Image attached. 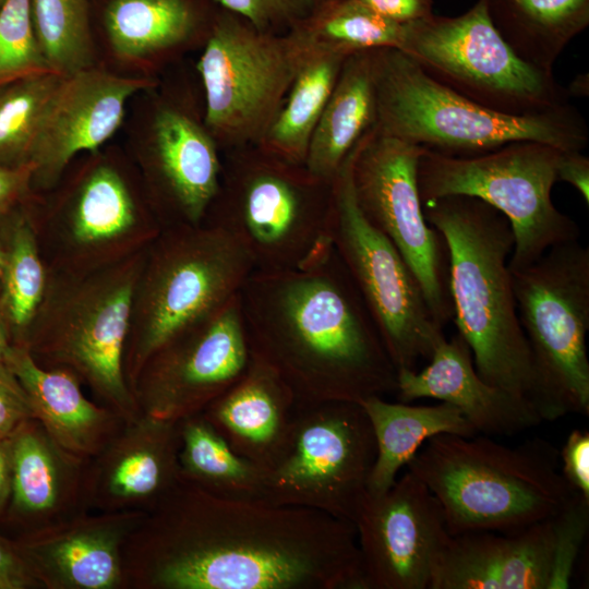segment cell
<instances>
[{
	"label": "cell",
	"mask_w": 589,
	"mask_h": 589,
	"mask_svg": "<svg viewBox=\"0 0 589 589\" xmlns=\"http://www.w3.org/2000/svg\"><path fill=\"white\" fill-rule=\"evenodd\" d=\"M225 11L237 14L255 28L293 26L313 8L315 0H215Z\"/></svg>",
	"instance_id": "ab89813d"
},
{
	"label": "cell",
	"mask_w": 589,
	"mask_h": 589,
	"mask_svg": "<svg viewBox=\"0 0 589 589\" xmlns=\"http://www.w3.org/2000/svg\"><path fill=\"white\" fill-rule=\"evenodd\" d=\"M4 273H5V250L0 247V303H1L2 292H3Z\"/></svg>",
	"instance_id": "f907efd6"
},
{
	"label": "cell",
	"mask_w": 589,
	"mask_h": 589,
	"mask_svg": "<svg viewBox=\"0 0 589 589\" xmlns=\"http://www.w3.org/2000/svg\"><path fill=\"white\" fill-rule=\"evenodd\" d=\"M92 68L62 76L35 133L28 165L43 179L56 177L82 151H96L120 127L127 101L151 86Z\"/></svg>",
	"instance_id": "d6986e66"
},
{
	"label": "cell",
	"mask_w": 589,
	"mask_h": 589,
	"mask_svg": "<svg viewBox=\"0 0 589 589\" xmlns=\"http://www.w3.org/2000/svg\"><path fill=\"white\" fill-rule=\"evenodd\" d=\"M5 363L25 390L35 418L70 455L88 462L124 424L112 409L88 400L71 374L39 366L26 346L11 344Z\"/></svg>",
	"instance_id": "603a6c76"
},
{
	"label": "cell",
	"mask_w": 589,
	"mask_h": 589,
	"mask_svg": "<svg viewBox=\"0 0 589 589\" xmlns=\"http://www.w3.org/2000/svg\"><path fill=\"white\" fill-rule=\"evenodd\" d=\"M180 477L223 497L262 498V470L238 455L201 412L179 421Z\"/></svg>",
	"instance_id": "1f68e13d"
},
{
	"label": "cell",
	"mask_w": 589,
	"mask_h": 589,
	"mask_svg": "<svg viewBox=\"0 0 589 589\" xmlns=\"http://www.w3.org/2000/svg\"><path fill=\"white\" fill-rule=\"evenodd\" d=\"M253 271L245 251L218 228L184 225L169 231L155 255L143 300L130 358L134 383L155 351L235 298Z\"/></svg>",
	"instance_id": "4fadbf2b"
},
{
	"label": "cell",
	"mask_w": 589,
	"mask_h": 589,
	"mask_svg": "<svg viewBox=\"0 0 589 589\" xmlns=\"http://www.w3.org/2000/svg\"><path fill=\"white\" fill-rule=\"evenodd\" d=\"M39 587L16 552L12 539L0 534V589Z\"/></svg>",
	"instance_id": "7bdbcfd3"
},
{
	"label": "cell",
	"mask_w": 589,
	"mask_h": 589,
	"mask_svg": "<svg viewBox=\"0 0 589 589\" xmlns=\"http://www.w3.org/2000/svg\"><path fill=\"white\" fill-rule=\"evenodd\" d=\"M131 304L129 284L106 291L53 349L61 360L86 377L108 407L125 422L141 413L123 371Z\"/></svg>",
	"instance_id": "d4e9b609"
},
{
	"label": "cell",
	"mask_w": 589,
	"mask_h": 589,
	"mask_svg": "<svg viewBox=\"0 0 589 589\" xmlns=\"http://www.w3.org/2000/svg\"><path fill=\"white\" fill-rule=\"evenodd\" d=\"M551 560V518L514 532L449 534L429 589H548Z\"/></svg>",
	"instance_id": "44dd1931"
},
{
	"label": "cell",
	"mask_w": 589,
	"mask_h": 589,
	"mask_svg": "<svg viewBox=\"0 0 589 589\" xmlns=\"http://www.w3.org/2000/svg\"><path fill=\"white\" fill-rule=\"evenodd\" d=\"M380 15L407 24L433 14V0H360Z\"/></svg>",
	"instance_id": "ee69618b"
},
{
	"label": "cell",
	"mask_w": 589,
	"mask_h": 589,
	"mask_svg": "<svg viewBox=\"0 0 589 589\" xmlns=\"http://www.w3.org/2000/svg\"><path fill=\"white\" fill-rule=\"evenodd\" d=\"M296 407L286 383L252 358L243 376L202 413L238 455L264 468L281 448Z\"/></svg>",
	"instance_id": "cb8c5ba5"
},
{
	"label": "cell",
	"mask_w": 589,
	"mask_h": 589,
	"mask_svg": "<svg viewBox=\"0 0 589 589\" xmlns=\"http://www.w3.org/2000/svg\"><path fill=\"white\" fill-rule=\"evenodd\" d=\"M11 344L9 326L0 311V366L5 363V352Z\"/></svg>",
	"instance_id": "681fc988"
},
{
	"label": "cell",
	"mask_w": 589,
	"mask_h": 589,
	"mask_svg": "<svg viewBox=\"0 0 589 589\" xmlns=\"http://www.w3.org/2000/svg\"><path fill=\"white\" fill-rule=\"evenodd\" d=\"M179 421L140 413L85 468L84 507L149 510L181 480Z\"/></svg>",
	"instance_id": "ac0fdd59"
},
{
	"label": "cell",
	"mask_w": 589,
	"mask_h": 589,
	"mask_svg": "<svg viewBox=\"0 0 589 589\" xmlns=\"http://www.w3.org/2000/svg\"><path fill=\"white\" fill-rule=\"evenodd\" d=\"M134 223L131 196L120 176L98 167L84 182L75 205L73 232L83 243L115 238Z\"/></svg>",
	"instance_id": "d590c367"
},
{
	"label": "cell",
	"mask_w": 589,
	"mask_h": 589,
	"mask_svg": "<svg viewBox=\"0 0 589 589\" xmlns=\"http://www.w3.org/2000/svg\"><path fill=\"white\" fill-rule=\"evenodd\" d=\"M359 143L333 181L334 250L376 323L397 371H414L446 338L444 327L398 250L358 207L352 165Z\"/></svg>",
	"instance_id": "8fae6325"
},
{
	"label": "cell",
	"mask_w": 589,
	"mask_h": 589,
	"mask_svg": "<svg viewBox=\"0 0 589 589\" xmlns=\"http://www.w3.org/2000/svg\"><path fill=\"white\" fill-rule=\"evenodd\" d=\"M395 394L402 402L421 398L448 402L478 434L509 436L542 422L529 399L478 374L471 350L458 333L436 347L423 369L398 370Z\"/></svg>",
	"instance_id": "ffe728a7"
},
{
	"label": "cell",
	"mask_w": 589,
	"mask_h": 589,
	"mask_svg": "<svg viewBox=\"0 0 589 589\" xmlns=\"http://www.w3.org/2000/svg\"><path fill=\"white\" fill-rule=\"evenodd\" d=\"M552 521V560L548 589L569 588L589 527V500L575 493Z\"/></svg>",
	"instance_id": "f35d334b"
},
{
	"label": "cell",
	"mask_w": 589,
	"mask_h": 589,
	"mask_svg": "<svg viewBox=\"0 0 589 589\" xmlns=\"http://www.w3.org/2000/svg\"><path fill=\"white\" fill-rule=\"evenodd\" d=\"M144 509L82 510L22 531L13 545L39 587L123 588L122 550Z\"/></svg>",
	"instance_id": "e0dca14e"
},
{
	"label": "cell",
	"mask_w": 589,
	"mask_h": 589,
	"mask_svg": "<svg viewBox=\"0 0 589 589\" xmlns=\"http://www.w3.org/2000/svg\"><path fill=\"white\" fill-rule=\"evenodd\" d=\"M4 1H5V0H0V7L3 4Z\"/></svg>",
	"instance_id": "816d5d0a"
},
{
	"label": "cell",
	"mask_w": 589,
	"mask_h": 589,
	"mask_svg": "<svg viewBox=\"0 0 589 589\" xmlns=\"http://www.w3.org/2000/svg\"><path fill=\"white\" fill-rule=\"evenodd\" d=\"M62 76L47 71L0 86V165H28L44 109Z\"/></svg>",
	"instance_id": "e575fe53"
},
{
	"label": "cell",
	"mask_w": 589,
	"mask_h": 589,
	"mask_svg": "<svg viewBox=\"0 0 589 589\" xmlns=\"http://www.w3.org/2000/svg\"><path fill=\"white\" fill-rule=\"evenodd\" d=\"M570 96L587 97L589 94V76L588 74L577 75L569 86L566 88Z\"/></svg>",
	"instance_id": "c3c4849f"
},
{
	"label": "cell",
	"mask_w": 589,
	"mask_h": 589,
	"mask_svg": "<svg viewBox=\"0 0 589 589\" xmlns=\"http://www.w3.org/2000/svg\"><path fill=\"white\" fill-rule=\"evenodd\" d=\"M31 13L50 71L67 76L92 68L89 0H31Z\"/></svg>",
	"instance_id": "836d02e7"
},
{
	"label": "cell",
	"mask_w": 589,
	"mask_h": 589,
	"mask_svg": "<svg viewBox=\"0 0 589 589\" xmlns=\"http://www.w3.org/2000/svg\"><path fill=\"white\" fill-rule=\"evenodd\" d=\"M231 172L228 185L219 187L216 195L221 205L205 225L231 237L255 271L306 268L329 257L333 182L271 155Z\"/></svg>",
	"instance_id": "52a82bcc"
},
{
	"label": "cell",
	"mask_w": 589,
	"mask_h": 589,
	"mask_svg": "<svg viewBox=\"0 0 589 589\" xmlns=\"http://www.w3.org/2000/svg\"><path fill=\"white\" fill-rule=\"evenodd\" d=\"M365 589H429L449 533L442 506L408 469L380 494H366L353 521Z\"/></svg>",
	"instance_id": "2e32d148"
},
{
	"label": "cell",
	"mask_w": 589,
	"mask_h": 589,
	"mask_svg": "<svg viewBox=\"0 0 589 589\" xmlns=\"http://www.w3.org/2000/svg\"><path fill=\"white\" fill-rule=\"evenodd\" d=\"M422 207L426 221L444 239L452 321L471 350L478 374L533 404L532 358L508 268L514 248L508 219L483 201L466 195L435 199Z\"/></svg>",
	"instance_id": "3957f363"
},
{
	"label": "cell",
	"mask_w": 589,
	"mask_h": 589,
	"mask_svg": "<svg viewBox=\"0 0 589 589\" xmlns=\"http://www.w3.org/2000/svg\"><path fill=\"white\" fill-rule=\"evenodd\" d=\"M375 457L374 433L360 402L296 407L281 448L261 468L262 500L353 524Z\"/></svg>",
	"instance_id": "30bf717a"
},
{
	"label": "cell",
	"mask_w": 589,
	"mask_h": 589,
	"mask_svg": "<svg viewBox=\"0 0 589 589\" xmlns=\"http://www.w3.org/2000/svg\"><path fill=\"white\" fill-rule=\"evenodd\" d=\"M122 565L133 589H365L352 522L182 479L128 537Z\"/></svg>",
	"instance_id": "6da1fadb"
},
{
	"label": "cell",
	"mask_w": 589,
	"mask_h": 589,
	"mask_svg": "<svg viewBox=\"0 0 589 589\" xmlns=\"http://www.w3.org/2000/svg\"><path fill=\"white\" fill-rule=\"evenodd\" d=\"M562 152L536 141L513 142L473 156L422 148L417 164L420 200L466 195L497 209L514 235L508 268L520 269L550 248L579 239L577 223L552 201Z\"/></svg>",
	"instance_id": "ba28073f"
},
{
	"label": "cell",
	"mask_w": 589,
	"mask_h": 589,
	"mask_svg": "<svg viewBox=\"0 0 589 589\" xmlns=\"http://www.w3.org/2000/svg\"><path fill=\"white\" fill-rule=\"evenodd\" d=\"M491 21L525 62L546 71L589 25V0H485Z\"/></svg>",
	"instance_id": "f1b7e54d"
},
{
	"label": "cell",
	"mask_w": 589,
	"mask_h": 589,
	"mask_svg": "<svg viewBox=\"0 0 589 589\" xmlns=\"http://www.w3.org/2000/svg\"><path fill=\"white\" fill-rule=\"evenodd\" d=\"M561 472L569 486L589 500V433L574 429L560 453Z\"/></svg>",
	"instance_id": "b9f144b4"
},
{
	"label": "cell",
	"mask_w": 589,
	"mask_h": 589,
	"mask_svg": "<svg viewBox=\"0 0 589 589\" xmlns=\"http://www.w3.org/2000/svg\"><path fill=\"white\" fill-rule=\"evenodd\" d=\"M376 123L372 50L347 57L313 131L304 168L333 182L344 161Z\"/></svg>",
	"instance_id": "4316f807"
},
{
	"label": "cell",
	"mask_w": 589,
	"mask_h": 589,
	"mask_svg": "<svg viewBox=\"0 0 589 589\" xmlns=\"http://www.w3.org/2000/svg\"><path fill=\"white\" fill-rule=\"evenodd\" d=\"M376 123L382 133L450 156H473L508 143L536 141L584 151L589 129L570 104L543 113L493 111L431 79L395 48L372 50Z\"/></svg>",
	"instance_id": "5b68a950"
},
{
	"label": "cell",
	"mask_w": 589,
	"mask_h": 589,
	"mask_svg": "<svg viewBox=\"0 0 589 589\" xmlns=\"http://www.w3.org/2000/svg\"><path fill=\"white\" fill-rule=\"evenodd\" d=\"M35 418L28 397L9 369L0 366V441H4L21 423Z\"/></svg>",
	"instance_id": "60d3db41"
},
{
	"label": "cell",
	"mask_w": 589,
	"mask_h": 589,
	"mask_svg": "<svg viewBox=\"0 0 589 589\" xmlns=\"http://www.w3.org/2000/svg\"><path fill=\"white\" fill-rule=\"evenodd\" d=\"M360 404L370 420L376 444V457L368 482L369 494L388 490L399 471L429 438L442 433L466 437L478 435L464 414L445 401L413 406L374 396Z\"/></svg>",
	"instance_id": "83f0119b"
},
{
	"label": "cell",
	"mask_w": 589,
	"mask_h": 589,
	"mask_svg": "<svg viewBox=\"0 0 589 589\" xmlns=\"http://www.w3.org/2000/svg\"><path fill=\"white\" fill-rule=\"evenodd\" d=\"M304 47L225 11L211 26L197 62L206 95V125L231 143L265 134L283 105Z\"/></svg>",
	"instance_id": "7c38bea8"
},
{
	"label": "cell",
	"mask_w": 589,
	"mask_h": 589,
	"mask_svg": "<svg viewBox=\"0 0 589 589\" xmlns=\"http://www.w3.org/2000/svg\"><path fill=\"white\" fill-rule=\"evenodd\" d=\"M160 176L185 225H202L220 187L223 167L213 139L192 119L172 109L154 122Z\"/></svg>",
	"instance_id": "484cf974"
},
{
	"label": "cell",
	"mask_w": 589,
	"mask_h": 589,
	"mask_svg": "<svg viewBox=\"0 0 589 589\" xmlns=\"http://www.w3.org/2000/svg\"><path fill=\"white\" fill-rule=\"evenodd\" d=\"M431 79L493 111L529 116L569 104L553 71L521 60L494 27L486 1L456 16L405 24L398 48Z\"/></svg>",
	"instance_id": "9c48e42d"
},
{
	"label": "cell",
	"mask_w": 589,
	"mask_h": 589,
	"mask_svg": "<svg viewBox=\"0 0 589 589\" xmlns=\"http://www.w3.org/2000/svg\"><path fill=\"white\" fill-rule=\"evenodd\" d=\"M519 323L536 376L542 421L589 414V249L578 240L550 248L510 271Z\"/></svg>",
	"instance_id": "8992f818"
},
{
	"label": "cell",
	"mask_w": 589,
	"mask_h": 589,
	"mask_svg": "<svg viewBox=\"0 0 589 589\" xmlns=\"http://www.w3.org/2000/svg\"><path fill=\"white\" fill-rule=\"evenodd\" d=\"M44 271L32 229L17 220L5 249V273L0 311L11 329L25 328L40 302Z\"/></svg>",
	"instance_id": "8d00e7d4"
},
{
	"label": "cell",
	"mask_w": 589,
	"mask_h": 589,
	"mask_svg": "<svg viewBox=\"0 0 589 589\" xmlns=\"http://www.w3.org/2000/svg\"><path fill=\"white\" fill-rule=\"evenodd\" d=\"M31 176L29 165L21 167L0 165V207L23 191Z\"/></svg>",
	"instance_id": "bcb514c9"
},
{
	"label": "cell",
	"mask_w": 589,
	"mask_h": 589,
	"mask_svg": "<svg viewBox=\"0 0 589 589\" xmlns=\"http://www.w3.org/2000/svg\"><path fill=\"white\" fill-rule=\"evenodd\" d=\"M557 462L558 454L543 441L509 447L489 435L442 433L406 469L437 498L453 536L514 532L554 517L577 493Z\"/></svg>",
	"instance_id": "277c9868"
},
{
	"label": "cell",
	"mask_w": 589,
	"mask_h": 589,
	"mask_svg": "<svg viewBox=\"0 0 589 589\" xmlns=\"http://www.w3.org/2000/svg\"><path fill=\"white\" fill-rule=\"evenodd\" d=\"M557 181L570 184L589 204V158L584 151H563L556 169Z\"/></svg>",
	"instance_id": "f6af8a7d"
},
{
	"label": "cell",
	"mask_w": 589,
	"mask_h": 589,
	"mask_svg": "<svg viewBox=\"0 0 589 589\" xmlns=\"http://www.w3.org/2000/svg\"><path fill=\"white\" fill-rule=\"evenodd\" d=\"M238 299L252 358L297 407L396 393L397 369L335 250L306 268L254 269Z\"/></svg>",
	"instance_id": "7a4b0ae2"
},
{
	"label": "cell",
	"mask_w": 589,
	"mask_h": 589,
	"mask_svg": "<svg viewBox=\"0 0 589 589\" xmlns=\"http://www.w3.org/2000/svg\"><path fill=\"white\" fill-rule=\"evenodd\" d=\"M10 494L9 461L4 441H0V519H3Z\"/></svg>",
	"instance_id": "7dc6e473"
},
{
	"label": "cell",
	"mask_w": 589,
	"mask_h": 589,
	"mask_svg": "<svg viewBox=\"0 0 589 589\" xmlns=\"http://www.w3.org/2000/svg\"><path fill=\"white\" fill-rule=\"evenodd\" d=\"M4 444L10 494L2 520L25 531L85 510L87 462L63 450L36 418L21 423Z\"/></svg>",
	"instance_id": "7402d4cb"
},
{
	"label": "cell",
	"mask_w": 589,
	"mask_h": 589,
	"mask_svg": "<svg viewBox=\"0 0 589 589\" xmlns=\"http://www.w3.org/2000/svg\"><path fill=\"white\" fill-rule=\"evenodd\" d=\"M251 362L237 294L155 351L132 394L142 413L180 421L203 411L243 376Z\"/></svg>",
	"instance_id": "9a60e30c"
},
{
	"label": "cell",
	"mask_w": 589,
	"mask_h": 589,
	"mask_svg": "<svg viewBox=\"0 0 589 589\" xmlns=\"http://www.w3.org/2000/svg\"><path fill=\"white\" fill-rule=\"evenodd\" d=\"M290 32L304 47L345 56L398 49L405 24L388 20L360 0H315L311 11Z\"/></svg>",
	"instance_id": "d6a6232c"
},
{
	"label": "cell",
	"mask_w": 589,
	"mask_h": 589,
	"mask_svg": "<svg viewBox=\"0 0 589 589\" xmlns=\"http://www.w3.org/2000/svg\"><path fill=\"white\" fill-rule=\"evenodd\" d=\"M47 71L34 32L31 0H5L0 7V86Z\"/></svg>",
	"instance_id": "74e56055"
},
{
	"label": "cell",
	"mask_w": 589,
	"mask_h": 589,
	"mask_svg": "<svg viewBox=\"0 0 589 589\" xmlns=\"http://www.w3.org/2000/svg\"><path fill=\"white\" fill-rule=\"evenodd\" d=\"M347 57L304 47L286 103L262 137L266 154L292 165H304L313 131Z\"/></svg>",
	"instance_id": "f546056e"
},
{
	"label": "cell",
	"mask_w": 589,
	"mask_h": 589,
	"mask_svg": "<svg viewBox=\"0 0 589 589\" xmlns=\"http://www.w3.org/2000/svg\"><path fill=\"white\" fill-rule=\"evenodd\" d=\"M421 152L374 125L358 145L352 185L362 215L398 250L445 327L453 320L448 257L443 237L423 214L417 184Z\"/></svg>",
	"instance_id": "5bb4252c"
},
{
	"label": "cell",
	"mask_w": 589,
	"mask_h": 589,
	"mask_svg": "<svg viewBox=\"0 0 589 589\" xmlns=\"http://www.w3.org/2000/svg\"><path fill=\"white\" fill-rule=\"evenodd\" d=\"M197 0H106L101 23L113 51L137 59L189 39L202 24Z\"/></svg>",
	"instance_id": "4dcf8cb0"
}]
</instances>
